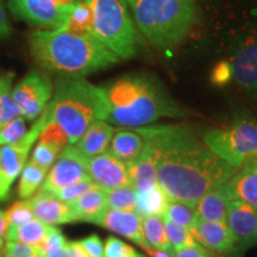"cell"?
I'll list each match as a JSON object with an SVG mask.
<instances>
[{
    "label": "cell",
    "mask_w": 257,
    "mask_h": 257,
    "mask_svg": "<svg viewBox=\"0 0 257 257\" xmlns=\"http://www.w3.org/2000/svg\"><path fill=\"white\" fill-rule=\"evenodd\" d=\"M136 130L152 149L157 184L169 200L195 206L202 195L238 169L211 152L185 125H147Z\"/></svg>",
    "instance_id": "1"
},
{
    "label": "cell",
    "mask_w": 257,
    "mask_h": 257,
    "mask_svg": "<svg viewBox=\"0 0 257 257\" xmlns=\"http://www.w3.org/2000/svg\"><path fill=\"white\" fill-rule=\"evenodd\" d=\"M28 44L35 63L61 78H83L110 68L120 60L91 35L63 29L32 31Z\"/></svg>",
    "instance_id": "2"
},
{
    "label": "cell",
    "mask_w": 257,
    "mask_h": 257,
    "mask_svg": "<svg viewBox=\"0 0 257 257\" xmlns=\"http://www.w3.org/2000/svg\"><path fill=\"white\" fill-rule=\"evenodd\" d=\"M102 88L108 102L107 121L113 126L136 128L162 118L187 115L162 82L150 73L125 74Z\"/></svg>",
    "instance_id": "3"
},
{
    "label": "cell",
    "mask_w": 257,
    "mask_h": 257,
    "mask_svg": "<svg viewBox=\"0 0 257 257\" xmlns=\"http://www.w3.org/2000/svg\"><path fill=\"white\" fill-rule=\"evenodd\" d=\"M44 119L59 124L75 143L96 120H107L108 102L104 88L83 78H60L42 112Z\"/></svg>",
    "instance_id": "4"
},
{
    "label": "cell",
    "mask_w": 257,
    "mask_h": 257,
    "mask_svg": "<svg viewBox=\"0 0 257 257\" xmlns=\"http://www.w3.org/2000/svg\"><path fill=\"white\" fill-rule=\"evenodd\" d=\"M135 24L159 49H170L186 40L197 19V0H131Z\"/></svg>",
    "instance_id": "5"
},
{
    "label": "cell",
    "mask_w": 257,
    "mask_h": 257,
    "mask_svg": "<svg viewBox=\"0 0 257 257\" xmlns=\"http://www.w3.org/2000/svg\"><path fill=\"white\" fill-rule=\"evenodd\" d=\"M92 35L120 60H128L140 48V31L123 0H88Z\"/></svg>",
    "instance_id": "6"
},
{
    "label": "cell",
    "mask_w": 257,
    "mask_h": 257,
    "mask_svg": "<svg viewBox=\"0 0 257 257\" xmlns=\"http://www.w3.org/2000/svg\"><path fill=\"white\" fill-rule=\"evenodd\" d=\"M208 149L231 166L239 168L257 159V121L239 115L227 127H212L202 135Z\"/></svg>",
    "instance_id": "7"
},
{
    "label": "cell",
    "mask_w": 257,
    "mask_h": 257,
    "mask_svg": "<svg viewBox=\"0 0 257 257\" xmlns=\"http://www.w3.org/2000/svg\"><path fill=\"white\" fill-rule=\"evenodd\" d=\"M231 78L257 100V27L237 36L227 50Z\"/></svg>",
    "instance_id": "8"
},
{
    "label": "cell",
    "mask_w": 257,
    "mask_h": 257,
    "mask_svg": "<svg viewBox=\"0 0 257 257\" xmlns=\"http://www.w3.org/2000/svg\"><path fill=\"white\" fill-rule=\"evenodd\" d=\"M76 0H9L8 8L18 21L31 27L59 29Z\"/></svg>",
    "instance_id": "9"
},
{
    "label": "cell",
    "mask_w": 257,
    "mask_h": 257,
    "mask_svg": "<svg viewBox=\"0 0 257 257\" xmlns=\"http://www.w3.org/2000/svg\"><path fill=\"white\" fill-rule=\"evenodd\" d=\"M42 126L43 119L40 115L36 123L32 125L30 130H28L19 142L0 146V201L9 199L12 185L21 175L31 148L38 140Z\"/></svg>",
    "instance_id": "10"
},
{
    "label": "cell",
    "mask_w": 257,
    "mask_h": 257,
    "mask_svg": "<svg viewBox=\"0 0 257 257\" xmlns=\"http://www.w3.org/2000/svg\"><path fill=\"white\" fill-rule=\"evenodd\" d=\"M54 93V85L47 74L38 69L29 72L12 88V98L25 120L37 119L47 107Z\"/></svg>",
    "instance_id": "11"
},
{
    "label": "cell",
    "mask_w": 257,
    "mask_h": 257,
    "mask_svg": "<svg viewBox=\"0 0 257 257\" xmlns=\"http://www.w3.org/2000/svg\"><path fill=\"white\" fill-rule=\"evenodd\" d=\"M86 162L87 157L83 156L74 144H68L61 150L54 165L48 170L40 189L54 193L74 182L89 178Z\"/></svg>",
    "instance_id": "12"
},
{
    "label": "cell",
    "mask_w": 257,
    "mask_h": 257,
    "mask_svg": "<svg viewBox=\"0 0 257 257\" xmlns=\"http://www.w3.org/2000/svg\"><path fill=\"white\" fill-rule=\"evenodd\" d=\"M226 224L232 233L237 249L257 246V208L238 199H230Z\"/></svg>",
    "instance_id": "13"
},
{
    "label": "cell",
    "mask_w": 257,
    "mask_h": 257,
    "mask_svg": "<svg viewBox=\"0 0 257 257\" xmlns=\"http://www.w3.org/2000/svg\"><path fill=\"white\" fill-rule=\"evenodd\" d=\"M194 239L218 257L232 256L238 251L226 223L197 219L189 229Z\"/></svg>",
    "instance_id": "14"
},
{
    "label": "cell",
    "mask_w": 257,
    "mask_h": 257,
    "mask_svg": "<svg viewBox=\"0 0 257 257\" xmlns=\"http://www.w3.org/2000/svg\"><path fill=\"white\" fill-rule=\"evenodd\" d=\"M87 172L93 182L102 189H112L131 185L126 165L106 150L99 155L88 157Z\"/></svg>",
    "instance_id": "15"
},
{
    "label": "cell",
    "mask_w": 257,
    "mask_h": 257,
    "mask_svg": "<svg viewBox=\"0 0 257 257\" xmlns=\"http://www.w3.org/2000/svg\"><path fill=\"white\" fill-rule=\"evenodd\" d=\"M92 224L99 225L130 239L141 248L146 246L142 232V217L136 212L106 208L102 213L92 220Z\"/></svg>",
    "instance_id": "16"
},
{
    "label": "cell",
    "mask_w": 257,
    "mask_h": 257,
    "mask_svg": "<svg viewBox=\"0 0 257 257\" xmlns=\"http://www.w3.org/2000/svg\"><path fill=\"white\" fill-rule=\"evenodd\" d=\"M28 201L35 218L48 225L68 224L76 221L68 202L61 200L54 193L40 189L38 193L29 198Z\"/></svg>",
    "instance_id": "17"
},
{
    "label": "cell",
    "mask_w": 257,
    "mask_h": 257,
    "mask_svg": "<svg viewBox=\"0 0 257 257\" xmlns=\"http://www.w3.org/2000/svg\"><path fill=\"white\" fill-rule=\"evenodd\" d=\"M231 199H238L257 208V159L237 169L226 181Z\"/></svg>",
    "instance_id": "18"
},
{
    "label": "cell",
    "mask_w": 257,
    "mask_h": 257,
    "mask_svg": "<svg viewBox=\"0 0 257 257\" xmlns=\"http://www.w3.org/2000/svg\"><path fill=\"white\" fill-rule=\"evenodd\" d=\"M117 127L107 120H96L83 133L81 137L73 143L85 157H93L108 149L112 137Z\"/></svg>",
    "instance_id": "19"
},
{
    "label": "cell",
    "mask_w": 257,
    "mask_h": 257,
    "mask_svg": "<svg viewBox=\"0 0 257 257\" xmlns=\"http://www.w3.org/2000/svg\"><path fill=\"white\" fill-rule=\"evenodd\" d=\"M230 193L226 182L211 188L195 205L198 219L226 223Z\"/></svg>",
    "instance_id": "20"
},
{
    "label": "cell",
    "mask_w": 257,
    "mask_h": 257,
    "mask_svg": "<svg viewBox=\"0 0 257 257\" xmlns=\"http://www.w3.org/2000/svg\"><path fill=\"white\" fill-rule=\"evenodd\" d=\"M146 141L136 128H117L112 137L108 152L126 165L142 154Z\"/></svg>",
    "instance_id": "21"
},
{
    "label": "cell",
    "mask_w": 257,
    "mask_h": 257,
    "mask_svg": "<svg viewBox=\"0 0 257 257\" xmlns=\"http://www.w3.org/2000/svg\"><path fill=\"white\" fill-rule=\"evenodd\" d=\"M126 169L130 184L136 191H144L157 185L154 154L147 143L142 154L137 159L126 163Z\"/></svg>",
    "instance_id": "22"
},
{
    "label": "cell",
    "mask_w": 257,
    "mask_h": 257,
    "mask_svg": "<svg viewBox=\"0 0 257 257\" xmlns=\"http://www.w3.org/2000/svg\"><path fill=\"white\" fill-rule=\"evenodd\" d=\"M69 206L75 217L76 221H87L92 223V220L102 213L107 208V199H106V191L99 186L89 189L88 192L83 193L79 198L74 199L68 202Z\"/></svg>",
    "instance_id": "23"
},
{
    "label": "cell",
    "mask_w": 257,
    "mask_h": 257,
    "mask_svg": "<svg viewBox=\"0 0 257 257\" xmlns=\"http://www.w3.org/2000/svg\"><path fill=\"white\" fill-rule=\"evenodd\" d=\"M168 202V195L159 184L144 191H136V213L142 218L148 216L162 217Z\"/></svg>",
    "instance_id": "24"
},
{
    "label": "cell",
    "mask_w": 257,
    "mask_h": 257,
    "mask_svg": "<svg viewBox=\"0 0 257 257\" xmlns=\"http://www.w3.org/2000/svg\"><path fill=\"white\" fill-rule=\"evenodd\" d=\"M59 29L79 35H92V11L88 0H76L67 17ZM94 37V36H93Z\"/></svg>",
    "instance_id": "25"
},
{
    "label": "cell",
    "mask_w": 257,
    "mask_h": 257,
    "mask_svg": "<svg viewBox=\"0 0 257 257\" xmlns=\"http://www.w3.org/2000/svg\"><path fill=\"white\" fill-rule=\"evenodd\" d=\"M15 73L0 72V127L22 115L21 108L12 98Z\"/></svg>",
    "instance_id": "26"
},
{
    "label": "cell",
    "mask_w": 257,
    "mask_h": 257,
    "mask_svg": "<svg viewBox=\"0 0 257 257\" xmlns=\"http://www.w3.org/2000/svg\"><path fill=\"white\" fill-rule=\"evenodd\" d=\"M142 232H143L144 242H146V246H152V248L174 252L168 242V237H167L162 217L160 216L143 217ZM146 246H144V248H146Z\"/></svg>",
    "instance_id": "27"
},
{
    "label": "cell",
    "mask_w": 257,
    "mask_h": 257,
    "mask_svg": "<svg viewBox=\"0 0 257 257\" xmlns=\"http://www.w3.org/2000/svg\"><path fill=\"white\" fill-rule=\"evenodd\" d=\"M49 227L50 225L34 218L28 223L18 226L15 232L6 238V242H22L40 249L42 243L46 239Z\"/></svg>",
    "instance_id": "28"
},
{
    "label": "cell",
    "mask_w": 257,
    "mask_h": 257,
    "mask_svg": "<svg viewBox=\"0 0 257 257\" xmlns=\"http://www.w3.org/2000/svg\"><path fill=\"white\" fill-rule=\"evenodd\" d=\"M47 170L32 163L30 160L27 162L21 172V179L18 184V195L21 199H29L41 188L46 179Z\"/></svg>",
    "instance_id": "29"
},
{
    "label": "cell",
    "mask_w": 257,
    "mask_h": 257,
    "mask_svg": "<svg viewBox=\"0 0 257 257\" xmlns=\"http://www.w3.org/2000/svg\"><path fill=\"white\" fill-rule=\"evenodd\" d=\"M107 207L136 212V189L131 185L106 189Z\"/></svg>",
    "instance_id": "30"
},
{
    "label": "cell",
    "mask_w": 257,
    "mask_h": 257,
    "mask_svg": "<svg viewBox=\"0 0 257 257\" xmlns=\"http://www.w3.org/2000/svg\"><path fill=\"white\" fill-rule=\"evenodd\" d=\"M162 217L174 221L176 224L182 225L187 229H191L198 219L195 206H191L185 202L176 200H169Z\"/></svg>",
    "instance_id": "31"
},
{
    "label": "cell",
    "mask_w": 257,
    "mask_h": 257,
    "mask_svg": "<svg viewBox=\"0 0 257 257\" xmlns=\"http://www.w3.org/2000/svg\"><path fill=\"white\" fill-rule=\"evenodd\" d=\"M35 216L32 213L31 206L27 199L15 202L11 207L6 211L5 219H6V234L5 240L8 237L11 236L15 232V230L18 226L23 225L31 219H34Z\"/></svg>",
    "instance_id": "32"
},
{
    "label": "cell",
    "mask_w": 257,
    "mask_h": 257,
    "mask_svg": "<svg viewBox=\"0 0 257 257\" xmlns=\"http://www.w3.org/2000/svg\"><path fill=\"white\" fill-rule=\"evenodd\" d=\"M163 224H165L168 242L174 253L179 250L187 248V246H193L198 243L187 227L176 224L169 219H166V218H163Z\"/></svg>",
    "instance_id": "33"
},
{
    "label": "cell",
    "mask_w": 257,
    "mask_h": 257,
    "mask_svg": "<svg viewBox=\"0 0 257 257\" xmlns=\"http://www.w3.org/2000/svg\"><path fill=\"white\" fill-rule=\"evenodd\" d=\"M41 117L43 119V126H42L40 136H38V141L51 144V146H55L60 148V149H63L64 147L70 144L68 135L66 134V131L59 124L46 120L42 114Z\"/></svg>",
    "instance_id": "34"
},
{
    "label": "cell",
    "mask_w": 257,
    "mask_h": 257,
    "mask_svg": "<svg viewBox=\"0 0 257 257\" xmlns=\"http://www.w3.org/2000/svg\"><path fill=\"white\" fill-rule=\"evenodd\" d=\"M60 148H57L55 146H51V144L41 142L38 141L36 143V146L34 148V152L31 154V159L30 161L35 165L41 167L44 170H49L50 167L54 165L57 156L61 153Z\"/></svg>",
    "instance_id": "35"
},
{
    "label": "cell",
    "mask_w": 257,
    "mask_h": 257,
    "mask_svg": "<svg viewBox=\"0 0 257 257\" xmlns=\"http://www.w3.org/2000/svg\"><path fill=\"white\" fill-rule=\"evenodd\" d=\"M28 133L25 118L23 115L15 118L8 124L0 127V146L6 144H16Z\"/></svg>",
    "instance_id": "36"
},
{
    "label": "cell",
    "mask_w": 257,
    "mask_h": 257,
    "mask_svg": "<svg viewBox=\"0 0 257 257\" xmlns=\"http://www.w3.org/2000/svg\"><path fill=\"white\" fill-rule=\"evenodd\" d=\"M95 184L93 182L91 178H86L83 180H80L78 182H74V184L66 186V187L57 189V191L54 192V194L56 195L57 198H60L61 200L70 202L73 201L74 199L79 198L80 195H82L83 193L88 192L89 189L94 188Z\"/></svg>",
    "instance_id": "37"
},
{
    "label": "cell",
    "mask_w": 257,
    "mask_h": 257,
    "mask_svg": "<svg viewBox=\"0 0 257 257\" xmlns=\"http://www.w3.org/2000/svg\"><path fill=\"white\" fill-rule=\"evenodd\" d=\"M137 252L131 245L117 237H108L104 246V257H136Z\"/></svg>",
    "instance_id": "38"
},
{
    "label": "cell",
    "mask_w": 257,
    "mask_h": 257,
    "mask_svg": "<svg viewBox=\"0 0 257 257\" xmlns=\"http://www.w3.org/2000/svg\"><path fill=\"white\" fill-rule=\"evenodd\" d=\"M38 251V248H34L22 242H6L4 257H32Z\"/></svg>",
    "instance_id": "39"
},
{
    "label": "cell",
    "mask_w": 257,
    "mask_h": 257,
    "mask_svg": "<svg viewBox=\"0 0 257 257\" xmlns=\"http://www.w3.org/2000/svg\"><path fill=\"white\" fill-rule=\"evenodd\" d=\"M67 243H68V240L66 239V237L63 236V233L61 232V230L57 229V227L54 226V225H50L49 231H48L46 236V239H44V242L42 243V245L40 246V250L44 255V252L49 251L51 249L59 248V246L66 245Z\"/></svg>",
    "instance_id": "40"
},
{
    "label": "cell",
    "mask_w": 257,
    "mask_h": 257,
    "mask_svg": "<svg viewBox=\"0 0 257 257\" xmlns=\"http://www.w3.org/2000/svg\"><path fill=\"white\" fill-rule=\"evenodd\" d=\"M79 243L89 257H104V244L98 234H91Z\"/></svg>",
    "instance_id": "41"
},
{
    "label": "cell",
    "mask_w": 257,
    "mask_h": 257,
    "mask_svg": "<svg viewBox=\"0 0 257 257\" xmlns=\"http://www.w3.org/2000/svg\"><path fill=\"white\" fill-rule=\"evenodd\" d=\"M174 257H218L214 255L213 252H211L210 250L200 245V244L197 243L193 246H187V248H184L179 251L174 253Z\"/></svg>",
    "instance_id": "42"
},
{
    "label": "cell",
    "mask_w": 257,
    "mask_h": 257,
    "mask_svg": "<svg viewBox=\"0 0 257 257\" xmlns=\"http://www.w3.org/2000/svg\"><path fill=\"white\" fill-rule=\"evenodd\" d=\"M11 34V27H10L8 15H6L4 2L0 0V40H5Z\"/></svg>",
    "instance_id": "43"
},
{
    "label": "cell",
    "mask_w": 257,
    "mask_h": 257,
    "mask_svg": "<svg viewBox=\"0 0 257 257\" xmlns=\"http://www.w3.org/2000/svg\"><path fill=\"white\" fill-rule=\"evenodd\" d=\"M44 257H72L68 243L66 245L59 246V248L51 249L49 251L44 252Z\"/></svg>",
    "instance_id": "44"
},
{
    "label": "cell",
    "mask_w": 257,
    "mask_h": 257,
    "mask_svg": "<svg viewBox=\"0 0 257 257\" xmlns=\"http://www.w3.org/2000/svg\"><path fill=\"white\" fill-rule=\"evenodd\" d=\"M143 250L148 253V256L149 257H174V252L166 251V250H161V249H156V248H152V246H146Z\"/></svg>",
    "instance_id": "45"
},
{
    "label": "cell",
    "mask_w": 257,
    "mask_h": 257,
    "mask_svg": "<svg viewBox=\"0 0 257 257\" xmlns=\"http://www.w3.org/2000/svg\"><path fill=\"white\" fill-rule=\"evenodd\" d=\"M68 245L72 257H89L79 242H68Z\"/></svg>",
    "instance_id": "46"
},
{
    "label": "cell",
    "mask_w": 257,
    "mask_h": 257,
    "mask_svg": "<svg viewBox=\"0 0 257 257\" xmlns=\"http://www.w3.org/2000/svg\"><path fill=\"white\" fill-rule=\"evenodd\" d=\"M5 234H6V219L5 213L0 210V249L5 248Z\"/></svg>",
    "instance_id": "47"
},
{
    "label": "cell",
    "mask_w": 257,
    "mask_h": 257,
    "mask_svg": "<svg viewBox=\"0 0 257 257\" xmlns=\"http://www.w3.org/2000/svg\"><path fill=\"white\" fill-rule=\"evenodd\" d=\"M32 257H44V255H43V252H42L41 250H40V251H38L36 255H34Z\"/></svg>",
    "instance_id": "48"
},
{
    "label": "cell",
    "mask_w": 257,
    "mask_h": 257,
    "mask_svg": "<svg viewBox=\"0 0 257 257\" xmlns=\"http://www.w3.org/2000/svg\"><path fill=\"white\" fill-rule=\"evenodd\" d=\"M136 257H147V256H144V255H142V253H138V252H137Z\"/></svg>",
    "instance_id": "49"
},
{
    "label": "cell",
    "mask_w": 257,
    "mask_h": 257,
    "mask_svg": "<svg viewBox=\"0 0 257 257\" xmlns=\"http://www.w3.org/2000/svg\"><path fill=\"white\" fill-rule=\"evenodd\" d=\"M123 2L125 3V4H126V5H127V4H128V3H130V2H131V0H123Z\"/></svg>",
    "instance_id": "50"
}]
</instances>
